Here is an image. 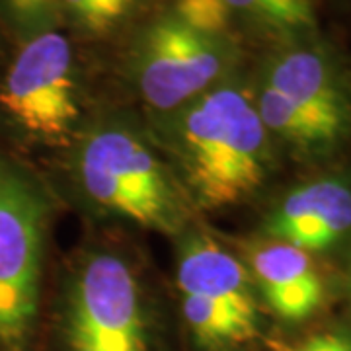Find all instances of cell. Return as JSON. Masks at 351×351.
Masks as SVG:
<instances>
[{
	"label": "cell",
	"instance_id": "7c38bea8",
	"mask_svg": "<svg viewBox=\"0 0 351 351\" xmlns=\"http://www.w3.org/2000/svg\"><path fill=\"white\" fill-rule=\"evenodd\" d=\"M152 0H61L63 24L84 39H108L138 24Z\"/></svg>",
	"mask_w": 351,
	"mask_h": 351
},
{
	"label": "cell",
	"instance_id": "30bf717a",
	"mask_svg": "<svg viewBox=\"0 0 351 351\" xmlns=\"http://www.w3.org/2000/svg\"><path fill=\"white\" fill-rule=\"evenodd\" d=\"M262 237L311 256L338 250L351 239V180L322 176L299 184L265 213Z\"/></svg>",
	"mask_w": 351,
	"mask_h": 351
},
{
	"label": "cell",
	"instance_id": "8992f818",
	"mask_svg": "<svg viewBox=\"0 0 351 351\" xmlns=\"http://www.w3.org/2000/svg\"><path fill=\"white\" fill-rule=\"evenodd\" d=\"M174 318L182 351H258L269 332L239 252L197 226L178 237Z\"/></svg>",
	"mask_w": 351,
	"mask_h": 351
},
{
	"label": "cell",
	"instance_id": "7a4b0ae2",
	"mask_svg": "<svg viewBox=\"0 0 351 351\" xmlns=\"http://www.w3.org/2000/svg\"><path fill=\"white\" fill-rule=\"evenodd\" d=\"M149 129L197 213L246 203L274 170V138L242 73L151 117Z\"/></svg>",
	"mask_w": 351,
	"mask_h": 351
},
{
	"label": "cell",
	"instance_id": "4fadbf2b",
	"mask_svg": "<svg viewBox=\"0 0 351 351\" xmlns=\"http://www.w3.org/2000/svg\"><path fill=\"white\" fill-rule=\"evenodd\" d=\"M258 351H351V316L287 332H267Z\"/></svg>",
	"mask_w": 351,
	"mask_h": 351
},
{
	"label": "cell",
	"instance_id": "5b68a950",
	"mask_svg": "<svg viewBox=\"0 0 351 351\" xmlns=\"http://www.w3.org/2000/svg\"><path fill=\"white\" fill-rule=\"evenodd\" d=\"M90 115L75 45L61 27L16 41L0 61V145L18 158L63 154Z\"/></svg>",
	"mask_w": 351,
	"mask_h": 351
},
{
	"label": "cell",
	"instance_id": "3957f363",
	"mask_svg": "<svg viewBox=\"0 0 351 351\" xmlns=\"http://www.w3.org/2000/svg\"><path fill=\"white\" fill-rule=\"evenodd\" d=\"M63 154L69 188L96 217L172 239L195 226L199 213L151 129L137 119L92 113Z\"/></svg>",
	"mask_w": 351,
	"mask_h": 351
},
{
	"label": "cell",
	"instance_id": "ba28073f",
	"mask_svg": "<svg viewBox=\"0 0 351 351\" xmlns=\"http://www.w3.org/2000/svg\"><path fill=\"white\" fill-rule=\"evenodd\" d=\"M239 39L191 25L166 6L133 27L125 76L149 115H164L240 73Z\"/></svg>",
	"mask_w": 351,
	"mask_h": 351
},
{
	"label": "cell",
	"instance_id": "9c48e42d",
	"mask_svg": "<svg viewBox=\"0 0 351 351\" xmlns=\"http://www.w3.org/2000/svg\"><path fill=\"white\" fill-rule=\"evenodd\" d=\"M239 254L265 314L274 316L283 328L308 326L324 311L326 279L308 252L262 237L240 244Z\"/></svg>",
	"mask_w": 351,
	"mask_h": 351
},
{
	"label": "cell",
	"instance_id": "52a82bcc",
	"mask_svg": "<svg viewBox=\"0 0 351 351\" xmlns=\"http://www.w3.org/2000/svg\"><path fill=\"white\" fill-rule=\"evenodd\" d=\"M53 215L45 180L0 145V351H41Z\"/></svg>",
	"mask_w": 351,
	"mask_h": 351
},
{
	"label": "cell",
	"instance_id": "2e32d148",
	"mask_svg": "<svg viewBox=\"0 0 351 351\" xmlns=\"http://www.w3.org/2000/svg\"><path fill=\"white\" fill-rule=\"evenodd\" d=\"M0 61H2V59H0Z\"/></svg>",
	"mask_w": 351,
	"mask_h": 351
},
{
	"label": "cell",
	"instance_id": "5bb4252c",
	"mask_svg": "<svg viewBox=\"0 0 351 351\" xmlns=\"http://www.w3.org/2000/svg\"><path fill=\"white\" fill-rule=\"evenodd\" d=\"M0 22L10 29L14 41L63 25L61 0H0Z\"/></svg>",
	"mask_w": 351,
	"mask_h": 351
},
{
	"label": "cell",
	"instance_id": "9a60e30c",
	"mask_svg": "<svg viewBox=\"0 0 351 351\" xmlns=\"http://www.w3.org/2000/svg\"><path fill=\"white\" fill-rule=\"evenodd\" d=\"M189 24L211 34H234L225 0H174L170 4Z\"/></svg>",
	"mask_w": 351,
	"mask_h": 351
},
{
	"label": "cell",
	"instance_id": "8fae6325",
	"mask_svg": "<svg viewBox=\"0 0 351 351\" xmlns=\"http://www.w3.org/2000/svg\"><path fill=\"white\" fill-rule=\"evenodd\" d=\"M234 25L269 36L279 43L316 32L318 0H225Z\"/></svg>",
	"mask_w": 351,
	"mask_h": 351
},
{
	"label": "cell",
	"instance_id": "277c9868",
	"mask_svg": "<svg viewBox=\"0 0 351 351\" xmlns=\"http://www.w3.org/2000/svg\"><path fill=\"white\" fill-rule=\"evenodd\" d=\"M252 92L271 138L304 160L330 156L351 137V80L316 32L279 41Z\"/></svg>",
	"mask_w": 351,
	"mask_h": 351
},
{
	"label": "cell",
	"instance_id": "6da1fadb",
	"mask_svg": "<svg viewBox=\"0 0 351 351\" xmlns=\"http://www.w3.org/2000/svg\"><path fill=\"white\" fill-rule=\"evenodd\" d=\"M41 351H182L174 311L129 242L98 237L61 265Z\"/></svg>",
	"mask_w": 351,
	"mask_h": 351
}]
</instances>
